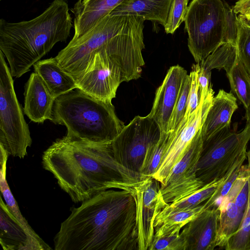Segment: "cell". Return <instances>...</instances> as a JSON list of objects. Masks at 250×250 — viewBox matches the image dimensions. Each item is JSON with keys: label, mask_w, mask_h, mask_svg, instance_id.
Instances as JSON below:
<instances>
[{"label": "cell", "mask_w": 250, "mask_h": 250, "mask_svg": "<svg viewBox=\"0 0 250 250\" xmlns=\"http://www.w3.org/2000/svg\"><path fill=\"white\" fill-rule=\"evenodd\" d=\"M133 190L107 189L73 208L54 237V249L139 250Z\"/></svg>", "instance_id": "cell-1"}, {"label": "cell", "mask_w": 250, "mask_h": 250, "mask_svg": "<svg viewBox=\"0 0 250 250\" xmlns=\"http://www.w3.org/2000/svg\"><path fill=\"white\" fill-rule=\"evenodd\" d=\"M43 168L75 203L87 200L111 188L132 191L142 176L120 164L111 144H96L64 136L42 155Z\"/></svg>", "instance_id": "cell-2"}, {"label": "cell", "mask_w": 250, "mask_h": 250, "mask_svg": "<svg viewBox=\"0 0 250 250\" xmlns=\"http://www.w3.org/2000/svg\"><path fill=\"white\" fill-rule=\"evenodd\" d=\"M67 2L53 0L40 15L11 22L0 20V49L13 77L20 78L58 42H65L72 27Z\"/></svg>", "instance_id": "cell-3"}, {"label": "cell", "mask_w": 250, "mask_h": 250, "mask_svg": "<svg viewBox=\"0 0 250 250\" xmlns=\"http://www.w3.org/2000/svg\"><path fill=\"white\" fill-rule=\"evenodd\" d=\"M51 122L66 126L68 138L96 144H111L125 126L112 103L78 88L56 98Z\"/></svg>", "instance_id": "cell-4"}, {"label": "cell", "mask_w": 250, "mask_h": 250, "mask_svg": "<svg viewBox=\"0 0 250 250\" xmlns=\"http://www.w3.org/2000/svg\"><path fill=\"white\" fill-rule=\"evenodd\" d=\"M237 16L221 0H192L185 18L189 50L197 63L225 42L236 43Z\"/></svg>", "instance_id": "cell-5"}, {"label": "cell", "mask_w": 250, "mask_h": 250, "mask_svg": "<svg viewBox=\"0 0 250 250\" xmlns=\"http://www.w3.org/2000/svg\"><path fill=\"white\" fill-rule=\"evenodd\" d=\"M250 123L240 132L227 126L203 141L196 173L204 185L223 178L238 162L247 158Z\"/></svg>", "instance_id": "cell-6"}, {"label": "cell", "mask_w": 250, "mask_h": 250, "mask_svg": "<svg viewBox=\"0 0 250 250\" xmlns=\"http://www.w3.org/2000/svg\"><path fill=\"white\" fill-rule=\"evenodd\" d=\"M4 57L0 50V146L9 155L23 159L32 140Z\"/></svg>", "instance_id": "cell-7"}, {"label": "cell", "mask_w": 250, "mask_h": 250, "mask_svg": "<svg viewBox=\"0 0 250 250\" xmlns=\"http://www.w3.org/2000/svg\"><path fill=\"white\" fill-rule=\"evenodd\" d=\"M127 16L108 14L82 36L72 39L55 57L59 66L77 82L83 75L95 55L124 26Z\"/></svg>", "instance_id": "cell-8"}, {"label": "cell", "mask_w": 250, "mask_h": 250, "mask_svg": "<svg viewBox=\"0 0 250 250\" xmlns=\"http://www.w3.org/2000/svg\"><path fill=\"white\" fill-rule=\"evenodd\" d=\"M161 135L159 125L148 115L137 116L112 141L113 156L125 168L141 175L146 150L158 142Z\"/></svg>", "instance_id": "cell-9"}, {"label": "cell", "mask_w": 250, "mask_h": 250, "mask_svg": "<svg viewBox=\"0 0 250 250\" xmlns=\"http://www.w3.org/2000/svg\"><path fill=\"white\" fill-rule=\"evenodd\" d=\"M214 91L207 95H200L199 104L185 124H180L174 131L170 132L169 142L163 158L153 175L161 186L165 184L176 164L184 156L198 132L201 130L207 113L211 105Z\"/></svg>", "instance_id": "cell-10"}, {"label": "cell", "mask_w": 250, "mask_h": 250, "mask_svg": "<svg viewBox=\"0 0 250 250\" xmlns=\"http://www.w3.org/2000/svg\"><path fill=\"white\" fill-rule=\"evenodd\" d=\"M203 144L201 129L185 154L173 167L165 184L161 186V191L166 203L170 204L180 200L204 185L196 173Z\"/></svg>", "instance_id": "cell-11"}, {"label": "cell", "mask_w": 250, "mask_h": 250, "mask_svg": "<svg viewBox=\"0 0 250 250\" xmlns=\"http://www.w3.org/2000/svg\"><path fill=\"white\" fill-rule=\"evenodd\" d=\"M160 188V183L152 176L146 177L134 187L139 250H148L154 235L155 220L169 204L165 201Z\"/></svg>", "instance_id": "cell-12"}, {"label": "cell", "mask_w": 250, "mask_h": 250, "mask_svg": "<svg viewBox=\"0 0 250 250\" xmlns=\"http://www.w3.org/2000/svg\"><path fill=\"white\" fill-rule=\"evenodd\" d=\"M125 82L122 71L104 51L96 53L83 76L78 88L94 98L112 103L117 90Z\"/></svg>", "instance_id": "cell-13"}, {"label": "cell", "mask_w": 250, "mask_h": 250, "mask_svg": "<svg viewBox=\"0 0 250 250\" xmlns=\"http://www.w3.org/2000/svg\"><path fill=\"white\" fill-rule=\"evenodd\" d=\"M187 71L179 65L170 67L157 88L152 109L148 114L159 125L161 132H168L169 120Z\"/></svg>", "instance_id": "cell-14"}, {"label": "cell", "mask_w": 250, "mask_h": 250, "mask_svg": "<svg viewBox=\"0 0 250 250\" xmlns=\"http://www.w3.org/2000/svg\"><path fill=\"white\" fill-rule=\"evenodd\" d=\"M219 216L218 208L207 209L182 229L184 250H213L215 248Z\"/></svg>", "instance_id": "cell-15"}, {"label": "cell", "mask_w": 250, "mask_h": 250, "mask_svg": "<svg viewBox=\"0 0 250 250\" xmlns=\"http://www.w3.org/2000/svg\"><path fill=\"white\" fill-rule=\"evenodd\" d=\"M247 179L240 172L236 181L217 207L219 210L216 247L225 248L229 240L238 230L244 212L240 210L235 198Z\"/></svg>", "instance_id": "cell-16"}, {"label": "cell", "mask_w": 250, "mask_h": 250, "mask_svg": "<svg viewBox=\"0 0 250 250\" xmlns=\"http://www.w3.org/2000/svg\"><path fill=\"white\" fill-rule=\"evenodd\" d=\"M24 95L23 111L31 121L37 123L52 121L56 98L35 72L30 74L25 84Z\"/></svg>", "instance_id": "cell-17"}, {"label": "cell", "mask_w": 250, "mask_h": 250, "mask_svg": "<svg viewBox=\"0 0 250 250\" xmlns=\"http://www.w3.org/2000/svg\"><path fill=\"white\" fill-rule=\"evenodd\" d=\"M0 243L4 250H45L13 215L1 196Z\"/></svg>", "instance_id": "cell-18"}, {"label": "cell", "mask_w": 250, "mask_h": 250, "mask_svg": "<svg viewBox=\"0 0 250 250\" xmlns=\"http://www.w3.org/2000/svg\"><path fill=\"white\" fill-rule=\"evenodd\" d=\"M125 0H79L71 12L74 16L76 39L88 32Z\"/></svg>", "instance_id": "cell-19"}, {"label": "cell", "mask_w": 250, "mask_h": 250, "mask_svg": "<svg viewBox=\"0 0 250 250\" xmlns=\"http://www.w3.org/2000/svg\"><path fill=\"white\" fill-rule=\"evenodd\" d=\"M237 108V99L234 95L223 89L219 90L212 99L202 128L203 141L224 128L230 126L231 117Z\"/></svg>", "instance_id": "cell-20"}, {"label": "cell", "mask_w": 250, "mask_h": 250, "mask_svg": "<svg viewBox=\"0 0 250 250\" xmlns=\"http://www.w3.org/2000/svg\"><path fill=\"white\" fill-rule=\"evenodd\" d=\"M172 0H125L109 14L141 17L157 21L164 27L167 21Z\"/></svg>", "instance_id": "cell-21"}, {"label": "cell", "mask_w": 250, "mask_h": 250, "mask_svg": "<svg viewBox=\"0 0 250 250\" xmlns=\"http://www.w3.org/2000/svg\"><path fill=\"white\" fill-rule=\"evenodd\" d=\"M33 67L55 98L78 88L76 81L59 66L55 57L40 60Z\"/></svg>", "instance_id": "cell-22"}, {"label": "cell", "mask_w": 250, "mask_h": 250, "mask_svg": "<svg viewBox=\"0 0 250 250\" xmlns=\"http://www.w3.org/2000/svg\"><path fill=\"white\" fill-rule=\"evenodd\" d=\"M9 154L2 146H0V188L1 194L8 208L23 227L28 231L37 242L42 246L45 250L52 248L47 244L33 230L27 221L22 215L17 202L14 198L6 180V164Z\"/></svg>", "instance_id": "cell-23"}, {"label": "cell", "mask_w": 250, "mask_h": 250, "mask_svg": "<svg viewBox=\"0 0 250 250\" xmlns=\"http://www.w3.org/2000/svg\"><path fill=\"white\" fill-rule=\"evenodd\" d=\"M226 74L232 92L248 109L250 106V75L238 57Z\"/></svg>", "instance_id": "cell-24"}, {"label": "cell", "mask_w": 250, "mask_h": 250, "mask_svg": "<svg viewBox=\"0 0 250 250\" xmlns=\"http://www.w3.org/2000/svg\"><path fill=\"white\" fill-rule=\"evenodd\" d=\"M181 229L175 225H161L155 227L148 250H184V243L180 236Z\"/></svg>", "instance_id": "cell-25"}, {"label": "cell", "mask_w": 250, "mask_h": 250, "mask_svg": "<svg viewBox=\"0 0 250 250\" xmlns=\"http://www.w3.org/2000/svg\"><path fill=\"white\" fill-rule=\"evenodd\" d=\"M230 171L223 178L215 179L204 185L189 195L176 202L169 204L161 212L166 213L177 209L193 208L199 206L213 194L227 179Z\"/></svg>", "instance_id": "cell-26"}, {"label": "cell", "mask_w": 250, "mask_h": 250, "mask_svg": "<svg viewBox=\"0 0 250 250\" xmlns=\"http://www.w3.org/2000/svg\"><path fill=\"white\" fill-rule=\"evenodd\" d=\"M237 58L236 43L228 42L223 43L210 54L199 64L205 69H224L227 73L233 66Z\"/></svg>", "instance_id": "cell-27"}, {"label": "cell", "mask_w": 250, "mask_h": 250, "mask_svg": "<svg viewBox=\"0 0 250 250\" xmlns=\"http://www.w3.org/2000/svg\"><path fill=\"white\" fill-rule=\"evenodd\" d=\"M249 180V197L240 225L229 240L227 250H250V150L247 152Z\"/></svg>", "instance_id": "cell-28"}, {"label": "cell", "mask_w": 250, "mask_h": 250, "mask_svg": "<svg viewBox=\"0 0 250 250\" xmlns=\"http://www.w3.org/2000/svg\"><path fill=\"white\" fill-rule=\"evenodd\" d=\"M170 132H161L158 142L148 147L140 171L143 179L153 176L156 172L167 149Z\"/></svg>", "instance_id": "cell-29"}, {"label": "cell", "mask_w": 250, "mask_h": 250, "mask_svg": "<svg viewBox=\"0 0 250 250\" xmlns=\"http://www.w3.org/2000/svg\"><path fill=\"white\" fill-rule=\"evenodd\" d=\"M207 209L204 204L190 208H184L166 213L160 212L156 217L154 228L161 225L177 226L182 229L194 217Z\"/></svg>", "instance_id": "cell-30"}, {"label": "cell", "mask_w": 250, "mask_h": 250, "mask_svg": "<svg viewBox=\"0 0 250 250\" xmlns=\"http://www.w3.org/2000/svg\"><path fill=\"white\" fill-rule=\"evenodd\" d=\"M236 45L237 57L250 75V23L237 15Z\"/></svg>", "instance_id": "cell-31"}, {"label": "cell", "mask_w": 250, "mask_h": 250, "mask_svg": "<svg viewBox=\"0 0 250 250\" xmlns=\"http://www.w3.org/2000/svg\"><path fill=\"white\" fill-rule=\"evenodd\" d=\"M191 84V77L187 75L183 83L179 94L172 113L168 132L175 131L183 119L187 106L188 96Z\"/></svg>", "instance_id": "cell-32"}, {"label": "cell", "mask_w": 250, "mask_h": 250, "mask_svg": "<svg viewBox=\"0 0 250 250\" xmlns=\"http://www.w3.org/2000/svg\"><path fill=\"white\" fill-rule=\"evenodd\" d=\"M245 160L239 161L230 171L227 179L218 188L213 194L204 203L207 209L218 207L223 198L227 194L238 176L241 167Z\"/></svg>", "instance_id": "cell-33"}, {"label": "cell", "mask_w": 250, "mask_h": 250, "mask_svg": "<svg viewBox=\"0 0 250 250\" xmlns=\"http://www.w3.org/2000/svg\"><path fill=\"white\" fill-rule=\"evenodd\" d=\"M188 0H172L167 21L164 26L167 34H173L184 21Z\"/></svg>", "instance_id": "cell-34"}, {"label": "cell", "mask_w": 250, "mask_h": 250, "mask_svg": "<svg viewBox=\"0 0 250 250\" xmlns=\"http://www.w3.org/2000/svg\"><path fill=\"white\" fill-rule=\"evenodd\" d=\"M189 75L191 84L188 96L186 113L181 123L185 124L197 109L200 101V91L198 82L197 65L193 64Z\"/></svg>", "instance_id": "cell-35"}, {"label": "cell", "mask_w": 250, "mask_h": 250, "mask_svg": "<svg viewBox=\"0 0 250 250\" xmlns=\"http://www.w3.org/2000/svg\"><path fill=\"white\" fill-rule=\"evenodd\" d=\"M198 69V82L200 94L207 95L213 91L211 83V71H208L197 63Z\"/></svg>", "instance_id": "cell-36"}, {"label": "cell", "mask_w": 250, "mask_h": 250, "mask_svg": "<svg viewBox=\"0 0 250 250\" xmlns=\"http://www.w3.org/2000/svg\"><path fill=\"white\" fill-rule=\"evenodd\" d=\"M249 188L248 176V178L244 185L235 198V204L237 206L239 209L243 212L245 211L249 197Z\"/></svg>", "instance_id": "cell-37"}, {"label": "cell", "mask_w": 250, "mask_h": 250, "mask_svg": "<svg viewBox=\"0 0 250 250\" xmlns=\"http://www.w3.org/2000/svg\"><path fill=\"white\" fill-rule=\"evenodd\" d=\"M236 15L242 16L250 21V0H239L232 8Z\"/></svg>", "instance_id": "cell-38"}, {"label": "cell", "mask_w": 250, "mask_h": 250, "mask_svg": "<svg viewBox=\"0 0 250 250\" xmlns=\"http://www.w3.org/2000/svg\"><path fill=\"white\" fill-rule=\"evenodd\" d=\"M245 118L246 120V123H250V106L246 109Z\"/></svg>", "instance_id": "cell-39"}, {"label": "cell", "mask_w": 250, "mask_h": 250, "mask_svg": "<svg viewBox=\"0 0 250 250\" xmlns=\"http://www.w3.org/2000/svg\"><path fill=\"white\" fill-rule=\"evenodd\" d=\"M248 21L250 23V21Z\"/></svg>", "instance_id": "cell-40"}, {"label": "cell", "mask_w": 250, "mask_h": 250, "mask_svg": "<svg viewBox=\"0 0 250 250\" xmlns=\"http://www.w3.org/2000/svg\"></svg>", "instance_id": "cell-41"}]
</instances>
